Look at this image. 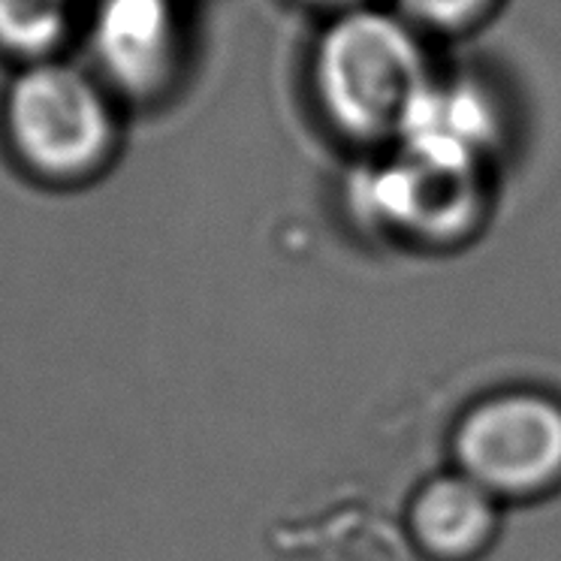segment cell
Listing matches in <instances>:
<instances>
[{
	"label": "cell",
	"mask_w": 561,
	"mask_h": 561,
	"mask_svg": "<svg viewBox=\"0 0 561 561\" xmlns=\"http://www.w3.org/2000/svg\"><path fill=\"white\" fill-rule=\"evenodd\" d=\"M411 13L423 15L428 22H459L465 15L477 10L480 0H402Z\"/></svg>",
	"instance_id": "cell-9"
},
{
	"label": "cell",
	"mask_w": 561,
	"mask_h": 561,
	"mask_svg": "<svg viewBox=\"0 0 561 561\" xmlns=\"http://www.w3.org/2000/svg\"><path fill=\"white\" fill-rule=\"evenodd\" d=\"M3 136L34 179L79 184L94 179L115 148L106 88L73 64H27L3 94Z\"/></svg>",
	"instance_id": "cell-1"
},
{
	"label": "cell",
	"mask_w": 561,
	"mask_h": 561,
	"mask_svg": "<svg viewBox=\"0 0 561 561\" xmlns=\"http://www.w3.org/2000/svg\"><path fill=\"white\" fill-rule=\"evenodd\" d=\"M411 528L438 559L474 556L495 531V495L465 474L438 477L420 489Z\"/></svg>",
	"instance_id": "cell-7"
},
{
	"label": "cell",
	"mask_w": 561,
	"mask_h": 561,
	"mask_svg": "<svg viewBox=\"0 0 561 561\" xmlns=\"http://www.w3.org/2000/svg\"><path fill=\"white\" fill-rule=\"evenodd\" d=\"M465 477L499 495H535L561 480V404L537 392L480 402L456 432Z\"/></svg>",
	"instance_id": "cell-3"
},
{
	"label": "cell",
	"mask_w": 561,
	"mask_h": 561,
	"mask_svg": "<svg viewBox=\"0 0 561 561\" xmlns=\"http://www.w3.org/2000/svg\"><path fill=\"white\" fill-rule=\"evenodd\" d=\"M179 22L172 0H98L91 51L110 85L151 94L175 61Z\"/></svg>",
	"instance_id": "cell-4"
},
{
	"label": "cell",
	"mask_w": 561,
	"mask_h": 561,
	"mask_svg": "<svg viewBox=\"0 0 561 561\" xmlns=\"http://www.w3.org/2000/svg\"><path fill=\"white\" fill-rule=\"evenodd\" d=\"M495 118L486 100L468 85H423L404 112L399 134L411 154L471 170L477 151L486 146Z\"/></svg>",
	"instance_id": "cell-6"
},
{
	"label": "cell",
	"mask_w": 561,
	"mask_h": 561,
	"mask_svg": "<svg viewBox=\"0 0 561 561\" xmlns=\"http://www.w3.org/2000/svg\"><path fill=\"white\" fill-rule=\"evenodd\" d=\"M471 170L411 154L371 179V206L402 227L444 232L471 211Z\"/></svg>",
	"instance_id": "cell-5"
},
{
	"label": "cell",
	"mask_w": 561,
	"mask_h": 561,
	"mask_svg": "<svg viewBox=\"0 0 561 561\" xmlns=\"http://www.w3.org/2000/svg\"><path fill=\"white\" fill-rule=\"evenodd\" d=\"M70 0H0V49L46 61L70 34Z\"/></svg>",
	"instance_id": "cell-8"
},
{
	"label": "cell",
	"mask_w": 561,
	"mask_h": 561,
	"mask_svg": "<svg viewBox=\"0 0 561 561\" xmlns=\"http://www.w3.org/2000/svg\"><path fill=\"white\" fill-rule=\"evenodd\" d=\"M320 91L335 122L363 136L399 130L423 91V64L402 25L378 13L347 15L320 46Z\"/></svg>",
	"instance_id": "cell-2"
}]
</instances>
